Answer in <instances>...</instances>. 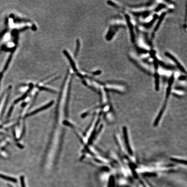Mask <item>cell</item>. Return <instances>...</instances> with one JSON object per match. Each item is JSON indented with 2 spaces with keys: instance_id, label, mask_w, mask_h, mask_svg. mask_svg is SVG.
<instances>
[{
  "instance_id": "cell-1",
  "label": "cell",
  "mask_w": 187,
  "mask_h": 187,
  "mask_svg": "<svg viewBox=\"0 0 187 187\" xmlns=\"http://www.w3.org/2000/svg\"><path fill=\"white\" fill-rule=\"evenodd\" d=\"M166 55L167 57H169V58H170L173 61L175 62V63L176 64L177 66L179 67V68H180V69L181 70L182 72H184V71H185L184 68H183V67L181 66V65L179 63V62L177 61V60H176V59H175V58L174 57H173L172 55H171V54H169V53H166Z\"/></svg>"
},
{
  "instance_id": "cell-2",
  "label": "cell",
  "mask_w": 187,
  "mask_h": 187,
  "mask_svg": "<svg viewBox=\"0 0 187 187\" xmlns=\"http://www.w3.org/2000/svg\"><path fill=\"white\" fill-rule=\"evenodd\" d=\"M52 104H53V102H51L49 104H47L46 105L44 106V107H42V108H40V109H37L36 110H35L34 112H32V113H30V114H29V116H30L31 115H33V114H35L36 113L38 112L41 111V110H44V109H46V108H47L48 107H49L50 106L52 105Z\"/></svg>"
},
{
  "instance_id": "cell-3",
  "label": "cell",
  "mask_w": 187,
  "mask_h": 187,
  "mask_svg": "<svg viewBox=\"0 0 187 187\" xmlns=\"http://www.w3.org/2000/svg\"><path fill=\"white\" fill-rule=\"evenodd\" d=\"M0 177L1 179H4V180H7V181H13V182H15L16 181V180L13 177H9V176H7L6 175H3L2 174H0Z\"/></svg>"
},
{
  "instance_id": "cell-4",
  "label": "cell",
  "mask_w": 187,
  "mask_h": 187,
  "mask_svg": "<svg viewBox=\"0 0 187 187\" xmlns=\"http://www.w3.org/2000/svg\"><path fill=\"white\" fill-rule=\"evenodd\" d=\"M80 43L79 42V40H77V48L76 49V50L75 51V53H74V55H75V57L77 55L78 53V51H79V48L80 47Z\"/></svg>"
},
{
  "instance_id": "cell-5",
  "label": "cell",
  "mask_w": 187,
  "mask_h": 187,
  "mask_svg": "<svg viewBox=\"0 0 187 187\" xmlns=\"http://www.w3.org/2000/svg\"><path fill=\"white\" fill-rule=\"evenodd\" d=\"M156 88L157 90L158 89V76L157 74L156 75Z\"/></svg>"
}]
</instances>
